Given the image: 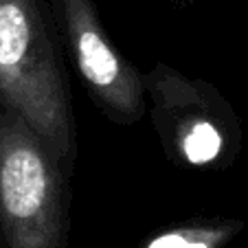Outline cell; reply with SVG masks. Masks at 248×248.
Returning a JSON list of instances; mask_svg holds the SVG:
<instances>
[{
	"instance_id": "cell-1",
	"label": "cell",
	"mask_w": 248,
	"mask_h": 248,
	"mask_svg": "<svg viewBox=\"0 0 248 248\" xmlns=\"http://www.w3.org/2000/svg\"><path fill=\"white\" fill-rule=\"evenodd\" d=\"M0 99L42 136L73 178L77 119L48 0H0Z\"/></svg>"
},
{
	"instance_id": "cell-2",
	"label": "cell",
	"mask_w": 248,
	"mask_h": 248,
	"mask_svg": "<svg viewBox=\"0 0 248 248\" xmlns=\"http://www.w3.org/2000/svg\"><path fill=\"white\" fill-rule=\"evenodd\" d=\"M57 156L0 99V248H66L73 191Z\"/></svg>"
},
{
	"instance_id": "cell-3",
	"label": "cell",
	"mask_w": 248,
	"mask_h": 248,
	"mask_svg": "<svg viewBox=\"0 0 248 248\" xmlns=\"http://www.w3.org/2000/svg\"><path fill=\"white\" fill-rule=\"evenodd\" d=\"M147 114L171 165L229 169L242 152L244 134L235 108L204 79H193L156 62L143 73Z\"/></svg>"
},
{
	"instance_id": "cell-4",
	"label": "cell",
	"mask_w": 248,
	"mask_h": 248,
	"mask_svg": "<svg viewBox=\"0 0 248 248\" xmlns=\"http://www.w3.org/2000/svg\"><path fill=\"white\" fill-rule=\"evenodd\" d=\"M53 18L64 53L103 117L136 125L147 114L143 73L114 46L94 0H53Z\"/></svg>"
},
{
	"instance_id": "cell-5",
	"label": "cell",
	"mask_w": 248,
	"mask_h": 248,
	"mask_svg": "<svg viewBox=\"0 0 248 248\" xmlns=\"http://www.w3.org/2000/svg\"><path fill=\"white\" fill-rule=\"evenodd\" d=\"M244 229L231 217H193L158 231L139 248H224Z\"/></svg>"
},
{
	"instance_id": "cell-6",
	"label": "cell",
	"mask_w": 248,
	"mask_h": 248,
	"mask_svg": "<svg viewBox=\"0 0 248 248\" xmlns=\"http://www.w3.org/2000/svg\"><path fill=\"white\" fill-rule=\"evenodd\" d=\"M173 5H180V7H185V5H189V2H191V0H171Z\"/></svg>"
}]
</instances>
